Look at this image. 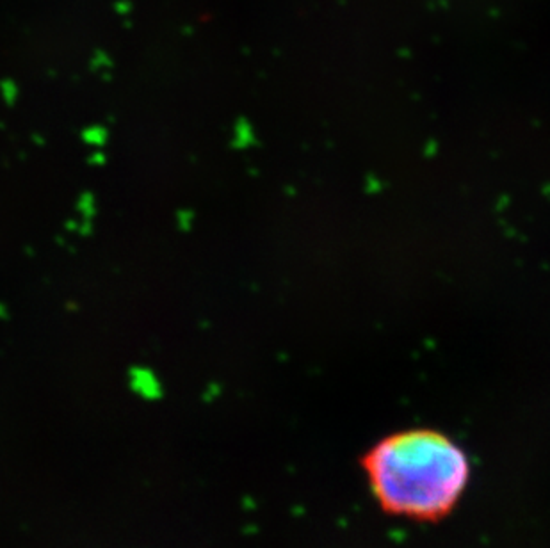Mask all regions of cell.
<instances>
[{"instance_id":"6da1fadb","label":"cell","mask_w":550,"mask_h":548,"mask_svg":"<svg viewBox=\"0 0 550 548\" xmlns=\"http://www.w3.org/2000/svg\"><path fill=\"white\" fill-rule=\"evenodd\" d=\"M361 465L385 513L421 522L447 516L470 477L465 450L431 429L383 438L363 456Z\"/></svg>"},{"instance_id":"7a4b0ae2","label":"cell","mask_w":550,"mask_h":548,"mask_svg":"<svg viewBox=\"0 0 550 548\" xmlns=\"http://www.w3.org/2000/svg\"><path fill=\"white\" fill-rule=\"evenodd\" d=\"M107 137L109 134L103 127H89V129H86L82 132V139H84L89 146H96V148L105 145Z\"/></svg>"},{"instance_id":"3957f363","label":"cell","mask_w":550,"mask_h":548,"mask_svg":"<svg viewBox=\"0 0 550 548\" xmlns=\"http://www.w3.org/2000/svg\"><path fill=\"white\" fill-rule=\"evenodd\" d=\"M78 209H81L84 218H93V214H95V200H93V196L91 194H84L81 198Z\"/></svg>"},{"instance_id":"277c9868","label":"cell","mask_w":550,"mask_h":548,"mask_svg":"<svg viewBox=\"0 0 550 548\" xmlns=\"http://www.w3.org/2000/svg\"><path fill=\"white\" fill-rule=\"evenodd\" d=\"M0 93H2V98L6 100V103H13L14 98H17L18 89L13 84H6V86L0 87Z\"/></svg>"}]
</instances>
